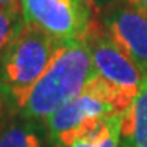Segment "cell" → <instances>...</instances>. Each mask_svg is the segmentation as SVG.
<instances>
[{"instance_id": "1", "label": "cell", "mask_w": 147, "mask_h": 147, "mask_svg": "<svg viewBox=\"0 0 147 147\" xmlns=\"http://www.w3.org/2000/svg\"><path fill=\"white\" fill-rule=\"evenodd\" d=\"M93 75L92 54L84 39L72 41L56 57L20 105L18 116L44 122L56 110L78 96Z\"/></svg>"}, {"instance_id": "2", "label": "cell", "mask_w": 147, "mask_h": 147, "mask_svg": "<svg viewBox=\"0 0 147 147\" xmlns=\"http://www.w3.org/2000/svg\"><path fill=\"white\" fill-rule=\"evenodd\" d=\"M68 44L36 27L24 26L0 60V96L18 110Z\"/></svg>"}, {"instance_id": "3", "label": "cell", "mask_w": 147, "mask_h": 147, "mask_svg": "<svg viewBox=\"0 0 147 147\" xmlns=\"http://www.w3.org/2000/svg\"><path fill=\"white\" fill-rule=\"evenodd\" d=\"M84 41L92 54L93 72L108 89L114 108L117 113L126 111L146 75L111 41L98 18L92 23Z\"/></svg>"}, {"instance_id": "4", "label": "cell", "mask_w": 147, "mask_h": 147, "mask_svg": "<svg viewBox=\"0 0 147 147\" xmlns=\"http://www.w3.org/2000/svg\"><path fill=\"white\" fill-rule=\"evenodd\" d=\"M26 26L63 42L84 39L96 20L86 0H21Z\"/></svg>"}, {"instance_id": "5", "label": "cell", "mask_w": 147, "mask_h": 147, "mask_svg": "<svg viewBox=\"0 0 147 147\" xmlns=\"http://www.w3.org/2000/svg\"><path fill=\"white\" fill-rule=\"evenodd\" d=\"M117 114L114 107L93 90L84 87L78 96L62 105L45 120L51 143L57 147H71L93 131L104 119Z\"/></svg>"}, {"instance_id": "6", "label": "cell", "mask_w": 147, "mask_h": 147, "mask_svg": "<svg viewBox=\"0 0 147 147\" xmlns=\"http://www.w3.org/2000/svg\"><path fill=\"white\" fill-rule=\"evenodd\" d=\"M99 18L111 41L147 75V9L119 3Z\"/></svg>"}, {"instance_id": "7", "label": "cell", "mask_w": 147, "mask_h": 147, "mask_svg": "<svg viewBox=\"0 0 147 147\" xmlns=\"http://www.w3.org/2000/svg\"><path fill=\"white\" fill-rule=\"evenodd\" d=\"M120 147H147V75L129 108L122 113Z\"/></svg>"}, {"instance_id": "8", "label": "cell", "mask_w": 147, "mask_h": 147, "mask_svg": "<svg viewBox=\"0 0 147 147\" xmlns=\"http://www.w3.org/2000/svg\"><path fill=\"white\" fill-rule=\"evenodd\" d=\"M0 147H42L38 123L20 116L9 120L0 128Z\"/></svg>"}, {"instance_id": "9", "label": "cell", "mask_w": 147, "mask_h": 147, "mask_svg": "<svg viewBox=\"0 0 147 147\" xmlns=\"http://www.w3.org/2000/svg\"><path fill=\"white\" fill-rule=\"evenodd\" d=\"M122 113L104 119L93 131L77 140L71 147H120Z\"/></svg>"}, {"instance_id": "10", "label": "cell", "mask_w": 147, "mask_h": 147, "mask_svg": "<svg viewBox=\"0 0 147 147\" xmlns=\"http://www.w3.org/2000/svg\"><path fill=\"white\" fill-rule=\"evenodd\" d=\"M24 18L23 14H14V12L0 9V60L14 39L24 29Z\"/></svg>"}, {"instance_id": "11", "label": "cell", "mask_w": 147, "mask_h": 147, "mask_svg": "<svg viewBox=\"0 0 147 147\" xmlns=\"http://www.w3.org/2000/svg\"><path fill=\"white\" fill-rule=\"evenodd\" d=\"M87 5L90 6L92 12L95 14L96 18L102 17L105 12H108L110 9H113L114 6H117L119 3H122V0H86Z\"/></svg>"}, {"instance_id": "12", "label": "cell", "mask_w": 147, "mask_h": 147, "mask_svg": "<svg viewBox=\"0 0 147 147\" xmlns=\"http://www.w3.org/2000/svg\"><path fill=\"white\" fill-rule=\"evenodd\" d=\"M0 9L14 14H23L21 0H0Z\"/></svg>"}, {"instance_id": "13", "label": "cell", "mask_w": 147, "mask_h": 147, "mask_svg": "<svg viewBox=\"0 0 147 147\" xmlns=\"http://www.w3.org/2000/svg\"><path fill=\"white\" fill-rule=\"evenodd\" d=\"M122 3L138 9H147V0H122Z\"/></svg>"}]
</instances>
